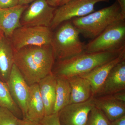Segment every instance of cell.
Returning <instances> with one entry per match:
<instances>
[{
	"instance_id": "6da1fadb",
	"label": "cell",
	"mask_w": 125,
	"mask_h": 125,
	"mask_svg": "<svg viewBox=\"0 0 125 125\" xmlns=\"http://www.w3.org/2000/svg\"><path fill=\"white\" fill-rule=\"evenodd\" d=\"M55 61L51 45L27 46L14 50V64L29 85L51 73Z\"/></svg>"
},
{
	"instance_id": "7a4b0ae2",
	"label": "cell",
	"mask_w": 125,
	"mask_h": 125,
	"mask_svg": "<svg viewBox=\"0 0 125 125\" xmlns=\"http://www.w3.org/2000/svg\"><path fill=\"white\" fill-rule=\"evenodd\" d=\"M125 52V48L117 51L89 52L84 51L71 58L57 61L52 72L56 77L68 79L81 76L116 58Z\"/></svg>"
},
{
	"instance_id": "3957f363",
	"label": "cell",
	"mask_w": 125,
	"mask_h": 125,
	"mask_svg": "<svg viewBox=\"0 0 125 125\" xmlns=\"http://www.w3.org/2000/svg\"><path fill=\"white\" fill-rule=\"evenodd\" d=\"M125 20L116 1L108 7L71 21L80 34L93 39L116 21Z\"/></svg>"
},
{
	"instance_id": "277c9868",
	"label": "cell",
	"mask_w": 125,
	"mask_h": 125,
	"mask_svg": "<svg viewBox=\"0 0 125 125\" xmlns=\"http://www.w3.org/2000/svg\"><path fill=\"white\" fill-rule=\"evenodd\" d=\"M57 28L52 33L51 43L55 60L68 59L85 51L86 44L81 40L80 33L71 21Z\"/></svg>"
},
{
	"instance_id": "5b68a950",
	"label": "cell",
	"mask_w": 125,
	"mask_h": 125,
	"mask_svg": "<svg viewBox=\"0 0 125 125\" xmlns=\"http://www.w3.org/2000/svg\"><path fill=\"white\" fill-rule=\"evenodd\" d=\"M125 48V20L116 21L86 44L89 52L112 51Z\"/></svg>"
},
{
	"instance_id": "8992f818",
	"label": "cell",
	"mask_w": 125,
	"mask_h": 125,
	"mask_svg": "<svg viewBox=\"0 0 125 125\" xmlns=\"http://www.w3.org/2000/svg\"><path fill=\"white\" fill-rule=\"evenodd\" d=\"M53 32L45 26H21L15 30L10 40L14 50L27 46L51 45Z\"/></svg>"
},
{
	"instance_id": "52a82bcc",
	"label": "cell",
	"mask_w": 125,
	"mask_h": 125,
	"mask_svg": "<svg viewBox=\"0 0 125 125\" xmlns=\"http://www.w3.org/2000/svg\"><path fill=\"white\" fill-rule=\"evenodd\" d=\"M109 0H70L56 8L50 28L56 29L62 23L87 15L94 11L96 4Z\"/></svg>"
},
{
	"instance_id": "ba28073f",
	"label": "cell",
	"mask_w": 125,
	"mask_h": 125,
	"mask_svg": "<svg viewBox=\"0 0 125 125\" xmlns=\"http://www.w3.org/2000/svg\"><path fill=\"white\" fill-rule=\"evenodd\" d=\"M56 8L49 6L46 0L34 1L21 16V26H45L50 28Z\"/></svg>"
},
{
	"instance_id": "9c48e42d",
	"label": "cell",
	"mask_w": 125,
	"mask_h": 125,
	"mask_svg": "<svg viewBox=\"0 0 125 125\" xmlns=\"http://www.w3.org/2000/svg\"><path fill=\"white\" fill-rule=\"evenodd\" d=\"M13 100L20 109L24 119L27 114V104L29 98L30 85L19 70L14 64L7 82Z\"/></svg>"
},
{
	"instance_id": "30bf717a",
	"label": "cell",
	"mask_w": 125,
	"mask_h": 125,
	"mask_svg": "<svg viewBox=\"0 0 125 125\" xmlns=\"http://www.w3.org/2000/svg\"><path fill=\"white\" fill-rule=\"evenodd\" d=\"M94 107V97L87 101L71 104L58 112L61 125H85L89 115Z\"/></svg>"
},
{
	"instance_id": "8fae6325",
	"label": "cell",
	"mask_w": 125,
	"mask_h": 125,
	"mask_svg": "<svg viewBox=\"0 0 125 125\" xmlns=\"http://www.w3.org/2000/svg\"><path fill=\"white\" fill-rule=\"evenodd\" d=\"M125 59V52L116 58L80 76L88 81L93 97L98 96L111 70L118 62Z\"/></svg>"
},
{
	"instance_id": "7c38bea8",
	"label": "cell",
	"mask_w": 125,
	"mask_h": 125,
	"mask_svg": "<svg viewBox=\"0 0 125 125\" xmlns=\"http://www.w3.org/2000/svg\"><path fill=\"white\" fill-rule=\"evenodd\" d=\"M28 5H18L8 9H0V32L10 39L14 31L21 27L20 19Z\"/></svg>"
},
{
	"instance_id": "4fadbf2b",
	"label": "cell",
	"mask_w": 125,
	"mask_h": 125,
	"mask_svg": "<svg viewBox=\"0 0 125 125\" xmlns=\"http://www.w3.org/2000/svg\"><path fill=\"white\" fill-rule=\"evenodd\" d=\"M94 106L111 122L125 115V103L117 100L112 94L94 97Z\"/></svg>"
},
{
	"instance_id": "5bb4252c",
	"label": "cell",
	"mask_w": 125,
	"mask_h": 125,
	"mask_svg": "<svg viewBox=\"0 0 125 125\" xmlns=\"http://www.w3.org/2000/svg\"><path fill=\"white\" fill-rule=\"evenodd\" d=\"M125 90V59L113 68L97 96L113 94Z\"/></svg>"
},
{
	"instance_id": "9a60e30c",
	"label": "cell",
	"mask_w": 125,
	"mask_h": 125,
	"mask_svg": "<svg viewBox=\"0 0 125 125\" xmlns=\"http://www.w3.org/2000/svg\"><path fill=\"white\" fill-rule=\"evenodd\" d=\"M14 64V50L10 40L0 32L1 80L7 83Z\"/></svg>"
},
{
	"instance_id": "2e32d148",
	"label": "cell",
	"mask_w": 125,
	"mask_h": 125,
	"mask_svg": "<svg viewBox=\"0 0 125 125\" xmlns=\"http://www.w3.org/2000/svg\"><path fill=\"white\" fill-rule=\"evenodd\" d=\"M45 116V107L40 95L38 84L30 85L29 98L25 119L39 122Z\"/></svg>"
},
{
	"instance_id": "e0dca14e",
	"label": "cell",
	"mask_w": 125,
	"mask_h": 125,
	"mask_svg": "<svg viewBox=\"0 0 125 125\" xmlns=\"http://www.w3.org/2000/svg\"><path fill=\"white\" fill-rule=\"evenodd\" d=\"M45 107V116L52 114L55 100L56 77L52 72L38 83Z\"/></svg>"
},
{
	"instance_id": "ac0fdd59",
	"label": "cell",
	"mask_w": 125,
	"mask_h": 125,
	"mask_svg": "<svg viewBox=\"0 0 125 125\" xmlns=\"http://www.w3.org/2000/svg\"><path fill=\"white\" fill-rule=\"evenodd\" d=\"M67 79L71 90L70 104L84 102L93 97L91 85L85 78L76 76Z\"/></svg>"
},
{
	"instance_id": "d6986e66",
	"label": "cell",
	"mask_w": 125,
	"mask_h": 125,
	"mask_svg": "<svg viewBox=\"0 0 125 125\" xmlns=\"http://www.w3.org/2000/svg\"><path fill=\"white\" fill-rule=\"evenodd\" d=\"M56 77V98L52 114L59 112L70 104V100L71 90L68 80L61 77Z\"/></svg>"
},
{
	"instance_id": "ffe728a7",
	"label": "cell",
	"mask_w": 125,
	"mask_h": 125,
	"mask_svg": "<svg viewBox=\"0 0 125 125\" xmlns=\"http://www.w3.org/2000/svg\"><path fill=\"white\" fill-rule=\"evenodd\" d=\"M0 106L8 109L18 118L23 119L22 112L11 97L7 83L0 80Z\"/></svg>"
},
{
	"instance_id": "44dd1931",
	"label": "cell",
	"mask_w": 125,
	"mask_h": 125,
	"mask_svg": "<svg viewBox=\"0 0 125 125\" xmlns=\"http://www.w3.org/2000/svg\"><path fill=\"white\" fill-rule=\"evenodd\" d=\"M85 125H111V122L101 110L94 106L90 112Z\"/></svg>"
},
{
	"instance_id": "7402d4cb",
	"label": "cell",
	"mask_w": 125,
	"mask_h": 125,
	"mask_svg": "<svg viewBox=\"0 0 125 125\" xmlns=\"http://www.w3.org/2000/svg\"><path fill=\"white\" fill-rule=\"evenodd\" d=\"M8 109L0 106V125H20V120Z\"/></svg>"
},
{
	"instance_id": "603a6c76",
	"label": "cell",
	"mask_w": 125,
	"mask_h": 125,
	"mask_svg": "<svg viewBox=\"0 0 125 125\" xmlns=\"http://www.w3.org/2000/svg\"><path fill=\"white\" fill-rule=\"evenodd\" d=\"M39 123L41 125H61L58 113L45 116Z\"/></svg>"
},
{
	"instance_id": "cb8c5ba5",
	"label": "cell",
	"mask_w": 125,
	"mask_h": 125,
	"mask_svg": "<svg viewBox=\"0 0 125 125\" xmlns=\"http://www.w3.org/2000/svg\"><path fill=\"white\" fill-rule=\"evenodd\" d=\"M19 0H0V9H8L19 5Z\"/></svg>"
},
{
	"instance_id": "d4e9b609",
	"label": "cell",
	"mask_w": 125,
	"mask_h": 125,
	"mask_svg": "<svg viewBox=\"0 0 125 125\" xmlns=\"http://www.w3.org/2000/svg\"><path fill=\"white\" fill-rule=\"evenodd\" d=\"M112 95L117 100L125 103V90L117 92Z\"/></svg>"
},
{
	"instance_id": "484cf974",
	"label": "cell",
	"mask_w": 125,
	"mask_h": 125,
	"mask_svg": "<svg viewBox=\"0 0 125 125\" xmlns=\"http://www.w3.org/2000/svg\"><path fill=\"white\" fill-rule=\"evenodd\" d=\"M64 0H46L48 4L52 7L57 8L62 5Z\"/></svg>"
},
{
	"instance_id": "4316f807",
	"label": "cell",
	"mask_w": 125,
	"mask_h": 125,
	"mask_svg": "<svg viewBox=\"0 0 125 125\" xmlns=\"http://www.w3.org/2000/svg\"><path fill=\"white\" fill-rule=\"evenodd\" d=\"M111 125H125V115L111 122Z\"/></svg>"
},
{
	"instance_id": "83f0119b",
	"label": "cell",
	"mask_w": 125,
	"mask_h": 125,
	"mask_svg": "<svg viewBox=\"0 0 125 125\" xmlns=\"http://www.w3.org/2000/svg\"><path fill=\"white\" fill-rule=\"evenodd\" d=\"M20 125H41L39 122L31 121L27 119H20Z\"/></svg>"
},
{
	"instance_id": "f1b7e54d",
	"label": "cell",
	"mask_w": 125,
	"mask_h": 125,
	"mask_svg": "<svg viewBox=\"0 0 125 125\" xmlns=\"http://www.w3.org/2000/svg\"><path fill=\"white\" fill-rule=\"evenodd\" d=\"M120 8L122 14L125 17V0H116Z\"/></svg>"
},
{
	"instance_id": "f546056e",
	"label": "cell",
	"mask_w": 125,
	"mask_h": 125,
	"mask_svg": "<svg viewBox=\"0 0 125 125\" xmlns=\"http://www.w3.org/2000/svg\"><path fill=\"white\" fill-rule=\"evenodd\" d=\"M35 0H19V5H28Z\"/></svg>"
},
{
	"instance_id": "4dcf8cb0",
	"label": "cell",
	"mask_w": 125,
	"mask_h": 125,
	"mask_svg": "<svg viewBox=\"0 0 125 125\" xmlns=\"http://www.w3.org/2000/svg\"><path fill=\"white\" fill-rule=\"evenodd\" d=\"M70 0H64L63 2H62V5L64 4H65L66 3V2H68V1H69Z\"/></svg>"
}]
</instances>
